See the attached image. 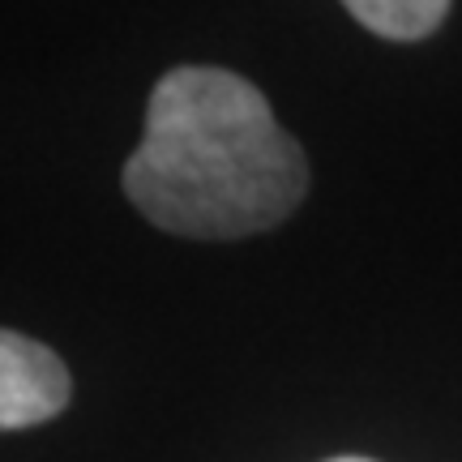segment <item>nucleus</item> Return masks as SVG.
I'll return each mask as SVG.
<instances>
[{
	"instance_id": "nucleus-1",
	"label": "nucleus",
	"mask_w": 462,
	"mask_h": 462,
	"mask_svg": "<svg viewBox=\"0 0 462 462\" xmlns=\"http://www.w3.org/2000/svg\"><path fill=\"white\" fill-rule=\"evenodd\" d=\"M309 159L257 86L215 65L167 69L146 103L125 193L154 227L245 240L304 201Z\"/></svg>"
},
{
	"instance_id": "nucleus-2",
	"label": "nucleus",
	"mask_w": 462,
	"mask_h": 462,
	"mask_svg": "<svg viewBox=\"0 0 462 462\" xmlns=\"http://www.w3.org/2000/svg\"><path fill=\"white\" fill-rule=\"evenodd\" d=\"M69 390V368L56 351L17 330L0 334V429L17 432L60 415Z\"/></svg>"
},
{
	"instance_id": "nucleus-3",
	"label": "nucleus",
	"mask_w": 462,
	"mask_h": 462,
	"mask_svg": "<svg viewBox=\"0 0 462 462\" xmlns=\"http://www.w3.org/2000/svg\"><path fill=\"white\" fill-rule=\"evenodd\" d=\"M346 14L381 39L411 43L432 34L449 14V0H343Z\"/></svg>"
},
{
	"instance_id": "nucleus-4",
	"label": "nucleus",
	"mask_w": 462,
	"mask_h": 462,
	"mask_svg": "<svg viewBox=\"0 0 462 462\" xmlns=\"http://www.w3.org/2000/svg\"><path fill=\"white\" fill-rule=\"evenodd\" d=\"M330 462H373V458H356V454H343V458H330Z\"/></svg>"
}]
</instances>
